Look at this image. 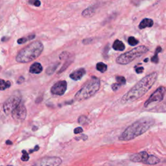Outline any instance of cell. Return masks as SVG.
<instances>
[{
    "label": "cell",
    "mask_w": 166,
    "mask_h": 166,
    "mask_svg": "<svg viewBox=\"0 0 166 166\" xmlns=\"http://www.w3.org/2000/svg\"><path fill=\"white\" fill-rule=\"evenodd\" d=\"M158 73L153 72L137 82L121 99L123 104L132 103L142 97L156 81Z\"/></svg>",
    "instance_id": "obj_1"
},
{
    "label": "cell",
    "mask_w": 166,
    "mask_h": 166,
    "mask_svg": "<svg viewBox=\"0 0 166 166\" xmlns=\"http://www.w3.org/2000/svg\"><path fill=\"white\" fill-rule=\"evenodd\" d=\"M155 123L154 119L150 117H144L135 121L124 130L119 137L120 141H129L146 132Z\"/></svg>",
    "instance_id": "obj_2"
},
{
    "label": "cell",
    "mask_w": 166,
    "mask_h": 166,
    "mask_svg": "<svg viewBox=\"0 0 166 166\" xmlns=\"http://www.w3.org/2000/svg\"><path fill=\"white\" fill-rule=\"evenodd\" d=\"M44 50L43 44L40 41L34 42L22 49L16 57L20 63H27L34 61L40 55Z\"/></svg>",
    "instance_id": "obj_3"
},
{
    "label": "cell",
    "mask_w": 166,
    "mask_h": 166,
    "mask_svg": "<svg viewBox=\"0 0 166 166\" xmlns=\"http://www.w3.org/2000/svg\"><path fill=\"white\" fill-rule=\"evenodd\" d=\"M100 88V80L96 77H92L89 82L83 86V87L75 95V99L78 101L88 99L95 95Z\"/></svg>",
    "instance_id": "obj_4"
},
{
    "label": "cell",
    "mask_w": 166,
    "mask_h": 166,
    "mask_svg": "<svg viewBox=\"0 0 166 166\" xmlns=\"http://www.w3.org/2000/svg\"><path fill=\"white\" fill-rule=\"evenodd\" d=\"M149 49L145 46H140L137 48L131 49V51L121 54L116 59V62L119 64L126 65L131 63L134 60L144 55L147 53Z\"/></svg>",
    "instance_id": "obj_5"
},
{
    "label": "cell",
    "mask_w": 166,
    "mask_h": 166,
    "mask_svg": "<svg viewBox=\"0 0 166 166\" xmlns=\"http://www.w3.org/2000/svg\"><path fill=\"white\" fill-rule=\"evenodd\" d=\"M21 101H22V99L20 96L12 95L10 97L3 105V108L5 113L7 115L11 114L12 110L22 102Z\"/></svg>",
    "instance_id": "obj_6"
},
{
    "label": "cell",
    "mask_w": 166,
    "mask_h": 166,
    "mask_svg": "<svg viewBox=\"0 0 166 166\" xmlns=\"http://www.w3.org/2000/svg\"><path fill=\"white\" fill-rule=\"evenodd\" d=\"M165 93V88L163 86H160L150 96V97L148 99L147 101H145L144 104L145 107H147L150 104L160 102L162 101L163 98H164Z\"/></svg>",
    "instance_id": "obj_7"
},
{
    "label": "cell",
    "mask_w": 166,
    "mask_h": 166,
    "mask_svg": "<svg viewBox=\"0 0 166 166\" xmlns=\"http://www.w3.org/2000/svg\"><path fill=\"white\" fill-rule=\"evenodd\" d=\"M61 163L62 160L59 157H47L39 160L31 166H59Z\"/></svg>",
    "instance_id": "obj_8"
},
{
    "label": "cell",
    "mask_w": 166,
    "mask_h": 166,
    "mask_svg": "<svg viewBox=\"0 0 166 166\" xmlns=\"http://www.w3.org/2000/svg\"><path fill=\"white\" fill-rule=\"evenodd\" d=\"M12 118L17 121H23L27 116V109L21 102L11 112Z\"/></svg>",
    "instance_id": "obj_9"
},
{
    "label": "cell",
    "mask_w": 166,
    "mask_h": 166,
    "mask_svg": "<svg viewBox=\"0 0 166 166\" xmlns=\"http://www.w3.org/2000/svg\"><path fill=\"white\" fill-rule=\"evenodd\" d=\"M66 89L67 82L66 80H60L51 87V92L53 95H62L66 92Z\"/></svg>",
    "instance_id": "obj_10"
},
{
    "label": "cell",
    "mask_w": 166,
    "mask_h": 166,
    "mask_svg": "<svg viewBox=\"0 0 166 166\" xmlns=\"http://www.w3.org/2000/svg\"><path fill=\"white\" fill-rule=\"evenodd\" d=\"M149 154L147 152L143 151L138 153H135L130 156V160L134 162H143L144 163L147 160Z\"/></svg>",
    "instance_id": "obj_11"
},
{
    "label": "cell",
    "mask_w": 166,
    "mask_h": 166,
    "mask_svg": "<svg viewBox=\"0 0 166 166\" xmlns=\"http://www.w3.org/2000/svg\"><path fill=\"white\" fill-rule=\"evenodd\" d=\"M86 73V70L84 68H80L75 70L69 75V77L74 80H80Z\"/></svg>",
    "instance_id": "obj_12"
},
{
    "label": "cell",
    "mask_w": 166,
    "mask_h": 166,
    "mask_svg": "<svg viewBox=\"0 0 166 166\" xmlns=\"http://www.w3.org/2000/svg\"><path fill=\"white\" fill-rule=\"evenodd\" d=\"M43 67L42 65L38 63V62H35V63L31 65L29 69V71L31 73L33 74H39L42 71Z\"/></svg>",
    "instance_id": "obj_13"
},
{
    "label": "cell",
    "mask_w": 166,
    "mask_h": 166,
    "mask_svg": "<svg viewBox=\"0 0 166 166\" xmlns=\"http://www.w3.org/2000/svg\"><path fill=\"white\" fill-rule=\"evenodd\" d=\"M153 25H154V22L152 20L149 19V18H145L140 22L139 28L140 29H143L146 27H151Z\"/></svg>",
    "instance_id": "obj_14"
},
{
    "label": "cell",
    "mask_w": 166,
    "mask_h": 166,
    "mask_svg": "<svg viewBox=\"0 0 166 166\" xmlns=\"http://www.w3.org/2000/svg\"><path fill=\"white\" fill-rule=\"evenodd\" d=\"M160 162L159 158L155 156L154 155H149L147 158V160L145 161L144 163L148 165H156Z\"/></svg>",
    "instance_id": "obj_15"
},
{
    "label": "cell",
    "mask_w": 166,
    "mask_h": 166,
    "mask_svg": "<svg viewBox=\"0 0 166 166\" xmlns=\"http://www.w3.org/2000/svg\"><path fill=\"white\" fill-rule=\"evenodd\" d=\"M112 48L116 51H123L124 50V49H125V46H124V44L121 41L116 40L113 44Z\"/></svg>",
    "instance_id": "obj_16"
},
{
    "label": "cell",
    "mask_w": 166,
    "mask_h": 166,
    "mask_svg": "<svg viewBox=\"0 0 166 166\" xmlns=\"http://www.w3.org/2000/svg\"><path fill=\"white\" fill-rule=\"evenodd\" d=\"M10 86H11V83L9 80L5 81V80L0 79V90H5L10 88Z\"/></svg>",
    "instance_id": "obj_17"
},
{
    "label": "cell",
    "mask_w": 166,
    "mask_h": 166,
    "mask_svg": "<svg viewBox=\"0 0 166 166\" xmlns=\"http://www.w3.org/2000/svg\"><path fill=\"white\" fill-rule=\"evenodd\" d=\"M35 38V35H29L27 36H26V37H23V38H21L20 39H18V43L19 44H24V43L26 42H27L29 40H33V39Z\"/></svg>",
    "instance_id": "obj_18"
},
{
    "label": "cell",
    "mask_w": 166,
    "mask_h": 166,
    "mask_svg": "<svg viewBox=\"0 0 166 166\" xmlns=\"http://www.w3.org/2000/svg\"><path fill=\"white\" fill-rule=\"evenodd\" d=\"M96 69H97L101 73L105 72L107 70V66L106 64H104L103 62H99L96 65Z\"/></svg>",
    "instance_id": "obj_19"
},
{
    "label": "cell",
    "mask_w": 166,
    "mask_h": 166,
    "mask_svg": "<svg viewBox=\"0 0 166 166\" xmlns=\"http://www.w3.org/2000/svg\"><path fill=\"white\" fill-rule=\"evenodd\" d=\"M93 9H92V8H88V9H86L84 12H82V16L86 18H89L92 16V15L94 14L93 12Z\"/></svg>",
    "instance_id": "obj_20"
},
{
    "label": "cell",
    "mask_w": 166,
    "mask_h": 166,
    "mask_svg": "<svg viewBox=\"0 0 166 166\" xmlns=\"http://www.w3.org/2000/svg\"><path fill=\"white\" fill-rule=\"evenodd\" d=\"M162 51V48H160V47H158V48L156 49V50L155 51V54L154 56L152 57L151 59V61L152 62H154V63H158V54L161 52Z\"/></svg>",
    "instance_id": "obj_21"
},
{
    "label": "cell",
    "mask_w": 166,
    "mask_h": 166,
    "mask_svg": "<svg viewBox=\"0 0 166 166\" xmlns=\"http://www.w3.org/2000/svg\"><path fill=\"white\" fill-rule=\"evenodd\" d=\"M128 43L129 44V45L132 46H135L139 43V41L134 37H133V36H130L128 39Z\"/></svg>",
    "instance_id": "obj_22"
},
{
    "label": "cell",
    "mask_w": 166,
    "mask_h": 166,
    "mask_svg": "<svg viewBox=\"0 0 166 166\" xmlns=\"http://www.w3.org/2000/svg\"><path fill=\"white\" fill-rule=\"evenodd\" d=\"M57 66H58V64L52 65V66H49L48 68L46 69V73H48V75H51L52 73H53L54 71H55V69H56Z\"/></svg>",
    "instance_id": "obj_23"
},
{
    "label": "cell",
    "mask_w": 166,
    "mask_h": 166,
    "mask_svg": "<svg viewBox=\"0 0 166 166\" xmlns=\"http://www.w3.org/2000/svg\"><path fill=\"white\" fill-rule=\"evenodd\" d=\"M116 80H117V82H118V84H119L120 85L125 84L126 79H125V78H124V77L118 76V77H116Z\"/></svg>",
    "instance_id": "obj_24"
},
{
    "label": "cell",
    "mask_w": 166,
    "mask_h": 166,
    "mask_svg": "<svg viewBox=\"0 0 166 166\" xmlns=\"http://www.w3.org/2000/svg\"><path fill=\"white\" fill-rule=\"evenodd\" d=\"M22 153H23V155L22 158H21V160L23 162H27L29 160V156L28 153L25 151V150H22Z\"/></svg>",
    "instance_id": "obj_25"
},
{
    "label": "cell",
    "mask_w": 166,
    "mask_h": 166,
    "mask_svg": "<svg viewBox=\"0 0 166 166\" xmlns=\"http://www.w3.org/2000/svg\"><path fill=\"white\" fill-rule=\"evenodd\" d=\"M87 121H88V119L86 116H80L79 117V118L78 119V122H79V123L83 124H85L86 123H87Z\"/></svg>",
    "instance_id": "obj_26"
},
{
    "label": "cell",
    "mask_w": 166,
    "mask_h": 166,
    "mask_svg": "<svg viewBox=\"0 0 166 166\" xmlns=\"http://www.w3.org/2000/svg\"><path fill=\"white\" fill-rule=\"evenodd\" d=\"M29 3L35 5L36 7H39L41 5V2L39 0H29Z\"/></svg>",
    "instance_id": "obj_27"
},
{
    "label": "cell",
    "mask_w": 166,
    "mask_h": 166,
    "mask_svg": "<svg viewBox=\"0 0 166 166\" xmlns=\"http://www.w3.org/2000/svg\"><path fill=\"white\" fill-rule=\"evenodd\" d=\"M120 84H118V83H114L112 85V89L113 91H116L119 89V88L120 87Z\"/></svg>",
    "instance_id": "obj_28"
},
{
    "label": "cell",
    "mask_w": 166,
    "mask_h": 166,
    "mask_svg": "<svg viewBox=\"0 0 166 166\" xmlns=\"http://www.w3.org/2000/svg\"><path fill=\"white\" fill-rule=\"evenodd\" d=\"M82 132H83V129L82 128V127H77V128H76L74 130V133L75 134H80Z\"/></svg>",
    "instance_id": "obj_29"
},
{
    "label": "cell",
    "mask_w": 166,
    "mask_h": 166,
    "mask_svg": "<svg viewBox=\"0 0 166 166\" xmlns=\"http://www.w3.org/2000/svg\"><path fill=\"white\" fill-rule=\"evenodd\" d=\"M144 68L143 67H137L136 68V71L137 73H142L144 71Z\"/></svg>",
    "instance_id": "obj_30"
},
{
    "label": "cell",
    "mask_w": 166,
    "mask_h": 166,
    "mask_svg": "<svg viewBox=\"0 0 166 166\" xmlns=\"http://www.w3.org/2000/svg\"><path fill=\"white\" fill-rule=\"evenodd\" d=\"M38 149H39V147L37 145V146H36V147H35V149H34L33 150H29V152L31 153V152H34V151H36V150H38Z\"/></svg>",
    "instance_id": "obj_31"
},
{
    "label": "cell",
    "mask_w": 166,
    "mask_h": 166,
    "mask_svg": "<svg viewBox=\"0 0 166 166\" xmlns=\"http://www.w3.org/2000/svg\"><path fill=\"white\" fill-rule=\"evenodd\" d=\"M8 40V38H5V37H4V38H1V41H3V42H5V40Z\"/></svg>",
    "instance_id": "obj_32"
},
{
    "label": "cell",
    "mask_w": 166,
    "mask_h": 166,
    "mask_svg": "<svg viewBox=\"0 0 166 166\" xmlns=\"http://www.w3.org/2000/svg\"><path fill=\"white\" fill-rule=\"evenodd\" d=\"M6 144H9V145H11L12 144V142L10 141H7L6 142Z\"/></svg>",
    "instance_id": "obj_33"
},
{
    "label": "cell",
    "mask_w": 166,
    "mask_h": 166,
    "mask_svg": "<svg viewBox=\"0 0 166 166\" xmlns=\"http://www.w3.org/2000/svg\"><path fill=\"white\" fill-rule=\"evenodd\" d=\"M147 61H148V59H146L144 60V62H147Z\"/></svg>",
    "instance_id": "obj_34"
},
{
    "label": "cell",
    "mask_w": 166,
    "mask_h": 166,
    "mask_svg": "<svg viewBox=\"0 0 166 166\" xmlns=\"http://www.w3.org/2000/svg\"><path fill=\"white\" fill-rule=\"evenodd\" d=\"M8 166H12V165H8Z\"/></svg>",
    "instance_id": "obj_35"
}]
</instances>
